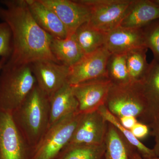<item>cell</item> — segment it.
<instances>
[{"instance_id":"cell-9","label":"cell","mask_w":159,"mask_h":159,"mask_svg":"<svg viewBox=\"0 0 159 159\" xmlns=\"http://www.w3.org/2000/svg\"><path fill=\"white\" fill-rule=\"evenodd\" d=\"M111 82L108 78L93 80L72 86L78 102V112L85 114L98 111L105 105Z\"/></svg>"},{"instance_id":"cell-13","label":"cell","mask_w":159,"mask_h":159,"mask_svg":"<svg viewBox=\"0 0 159 159\" xmlns=\"http://www.w3.org/2000/svg\"><path fill=\"white\" fill-rule=\"evenodd\" d=\"M104 46L112 54H126L134 49L146 48L143 29L119 26L106 33Z\"/></svg>"},{"instance_id":"cell-23","label":"cell","mask_w":159,"mask_h":159,"mask_svg":"<svg viewBox=\"0 0 159 159\" xmlns=\"http://www.w3.org/2000/svg\"><path fill=\"white\" fill-rule=\"evenodd\" d=\"M107 77L114 85L132 84L126 65V54H111L107 66Z\"/></svg>"},{"instance_id":"cell-31","label":"cell","mask_w":159,"mask_h":159,"mask_svg":"<svg viewBox=\"0 0 159 159\" xmlns=\"http://www.w3.org/2000/svg\"><path fill=\"white\" fill-rule=\"evenodd\" d=\"M8 59L5 57H1L0 59V73L2 70L3 67L5 65L6 63L7 62Z\"/></svg>"},{"instance_id":"cell-20","label":"cell","mask_w":159,"mask_h":159,"mask_svg":"<svg viewBox=\"0 0 159 159\" xmlns=\"http://www.w3.org/2000/svg\"><path fill=\"white\" fill-rule=\"evenodd\" d=\"M98 111L107 122L114 125L119 130L129 144L135 148L142 157L145 159L157 157L153 149L149 148L144 145L134 137L130 130L123 127L119 122L118 118L111 113L105 105L101 107Z\"/></svg>"},{"instance_id":"cell-32","label":"cell","mask_w":159,"mask_h":159,"mask_svg":"<svg viewBox=\"0 0 159 159\" xmlns=\"http://www.w3.org/2000/svg\"><path fill=\"white\" fill-rule=\"evenodd\" d=\"M152 2H153L156 5L159 7V0H152Z\"/></svg>"},{"instance_id":"cell-30","label":"cell","mask_w":159,"mask_h":159,"mask_svg":"<svg viewBox=\"0 0 159 159\" xmlns=\"http://www.w3.org/2000/svg\"><path fill=\"white\" fill-rule=\"evenodd\" d=\"M130 159H159V157L151 159H145L142 157L136 149L132 148L130 153Z\"/></svg>"},{"instance_id":"cell-5","label":"cell","mask_w":159,"mask_h":159,"mask_svg":"<svg viewBox=\"0 0 159 159\" xmlns=\"http://www.w3.org/2000/svg\"><path fill=\"white\" fill-rule=\"evenodd\" d=\"M105 105L118 118L132 116L142 122L146 113V102L138 83L125 86L112 84Z\"/></svg>"},{"instance_id":"cell-7","label":"cell","mask_w":159,"mask_h":159,"mask_svg":"<svg viewBox=\"0 0 159 159\" xmlns=\"http://www.w3.org/2000/svg\"><path fill=\"white\" fill-rule=\"evenodd\" d=\"M31 151L11 114L0 111V159H31Z\"/></svg>"},{"instance_id":"cell-3","label":"cell","mask_w":159,"mask_h":159,"mask_svg":"<svg viewBox=\"0 0 159 159\" xmlns=\"http://www.w3.org/2000/svg\"><path fill=\"white\" fill-rule=\"evenodd\" d=\"M36 84L30 65L15 66L6 63L0 73V111L12 114Z\"/></svg>"},{"instance_id":"cell-26","label":"cell","mask_w":159,"mask_h":159,"mask_svg":"<svg viewBox=\"0 0 159 159\" xmlns=\"http://www.w3.org/2000/svg\"><path fill=\"white\" fill-rule=\"evenodd\" d=\"M12 51V34L7 23H0V57L9 59Z\"/></svg>"},{"instance_id":"cell-29","label":"cell","mask_w":159,"mask_h":159,"mask_svg":"<svg viewBox=\"0 0 159 159\" xmlns=\"http://www.w3.org/2000/svg\"><path fill=\"white\" fill-rule=\"evenodd\" d=\"M118 119L121 125L129 130H130L139 121L137 118L132 116H125Z\"/></svg>"},{"instance_id":"cell-1","label":"cell","mask_w":159,"mask_h":159,"mask_svg":"<svg viewBox=\"0 0 159 159\" xmlns=\"http://www.w3.org/2000/svg\"><path fill=\"white\" fill-rule=\"evenodd\" d=\"M0 2L4 6H0V20L8 24L12 34V53L6 64L30 65L40 60L59 63L50 48L53 36L34 20L26 0H2Z\"/></svg>"},{"instance_id":"cell-12","label":"cell","mask_w":159,"mask_h":159,"mask_svg":"<svg viewBox=\"0 0 159 159\" xmlns=\"http://www.w3.org/2000/svg\"><path fill=\"white\" fill-rule=\"evenodd\" d=\"M107 126L108 122L98 110L81 114L77 128L67 146L101 145L105 142Z\"/></svg>"},{"instance_id":"cell-14","label":"cell","mask_w":159,"mask_h":159,"mask_svg":"<svg viewBox=\"0 0 159 159\" xmlns=\"http://www.w3.org/2000/svg\"><path fill=\"white\" fill-rule=\"evenodd\" d=\"M138 83L146 105L142 122L148 125L159 119V63L153 59L147 74Z\"/></svg>"},{"instance_id":"cell-16","label":"cell","mask_w":159,"mask_h":159,"mask_svg":"<svg viewBox=\"0 0 159 159\" xmlns=\"http://www.w3.org/2000/svg\"><path fill=\"white\" fill-rule=\"evenodd\" d=\"M29 10L38 25L53 37L65 39L68 33L57 15L40 0H26Z\"/></svg>"},{"instance_id":"cell-17","label":"cell","mask_w":159,"mask_h":159,"mask_svg":"<svg viewBox=\"0 0 159 159\" xmlns=\"http://www.w3.org/2000/svg\"><path fill=\"white\" fill-rule=\"evenodd\" d=\"M49 99V126L64 117L78 112V101L73 93L72 86L68 83L54 93Z\"/></svg>"},{"instance_id":"cell-10","label":"cell","mask_w":159,"mask_h":159,"mask_svg":"<svg viewBox=\"0 0 159 159\" xmlns=\"http://www.w3.org/2000/svg\"><path fill=\"white\" fill-rule=\"evenodd\" d=\"M37 85L50 97L68 83L70 67L51 60H40L30 65Z\"/></svg>"},{"instance_id":"cell-11","label":"cell","mask_w":159,"mask_h":159,"mask_svg":"<svg viewBox=\"0 0 159 159\" xmlns=\"http://www.w3.org/2000/svg\"><path fill=\"white\" fill-rule=\"evenodd\" d=\"M40 1L57 15L65 26L68 37L74 35L80 26L89 20L90 10L81 0Z\"/></svg>"},{"instance_id":"cell-27","label":"cell","mask_w":159,"mask_h":159,"mask_svg":"<svg viewBox=\"0 0 159 159\" xmlns=\"http://www.w3.org/2000/svg\"><path fill=\"white\" fill-rule=\"evenodd\" d=\"M130 130L134 137L140 140L148 136L150 134V129L147 124L138 121Z\"/></svg>"},{"instance_id":"cell-21","label":"cell","mask_w":159,"mask_h":159,"mask_svg":"<svg viewBox=\"0 0 159 159\" xmlns=\"http://www.w3.org/2000/svg\"><path fill=\"white\" fill-rule=\"evenodd\" d=\"M74 34L85 54L92 53L104 46L106 33L92 28L88 23L80 26Z\"/></svg>"},{"instance_id":"cell-6","label":"cell","mask_w":159,"mask_h":159,"mask_svg":"<svg viewBox=\"0 0 159 159\" xmlns=\"http://www.w3.org/2000/svg\"><path fill=\"white\" fill-rule=\"evenodd\" d=\"M90 10L88 24L104 33L119 27L132 0H81Z\"/></svg>"},{"instance_id":"cell-28","label":"cell","mask_w":159,"mask_h":159,"mask_svg":"<svg viewBox=\"0 0 159 159\" xmlns=\"http://www.w3.org/2000/svg\"><path fill=\"white\" fill-rule=\"evenodd\" d=\"M150 134L154 138L155 145L152 148L157 157H159V119L154 120L148 125Z\"/></svg>"},{"instance_id":"cell-15","label":"cell","mask_w":159,"mask_h":159,"mask_svg":"<svg viewBox=\"0 0 159 159\" xmlns=\"http://www.w3.org/2000/svg\"><path fill=\"white\" fill-rule=\"evenodd\" d=\"M159 19V7L152 0H132L119 26L141 29Z\"/></svg>"},{"instance_id":"cell-19","label":"cell","mask_w":159,"mask_h":159,"mask_svg":"<svg viewBox=\"0 0 159 159\" xmlns=\"http://www.w3.org/2000/svg\"><path fill=\"white\" fill-rule=\"evenodd\" d=\"M105 150L102 159H130L133 147L114 125L108 123L105 139Z\"/></svg>"},{"instance_id":"cell-8","label":"cell","mask_w":159,"mask_h":159,"mask_svg":"<svg viewBox=\"0 0 159 159\" xmlns=\"http://www.w3.org/2000/svg\"><path fill=\"white\" fill-rule=\"evenodd\" d=\"M111 54L103 46L85 54L77 63L70 67L68 83L74 85L93 80L108 78L107 66Z\"/></svg>"},{"instance_id":"cell-22","label":"cell","mask_w":159,"mask_h":159,"mask_svg":"<svg viewBox=\"0 0 159 159\" xmlns=\"http://www.w3.org/2000/svg\"><path fill=\"white\" fill-rule=\"evenodd\" d=\"M148 48H141L126 53V65L132 84L141 82L149 69L146 53Z\"/></svg>"},{"instance_id":"cell-25","label":"cell","mask_w":159,"mask_h":159,"mask_svg":"<svg viewBox=\"0 0 159 159\" xmlns=\"http://www.w3.org/2000/svg\"><path fill=\"white\" fill-rule=\"evenodd\" d=\"M145 47L150 49L154 58L159 63V19L143 27Z\"/></svg>"},{"instance_id":"cell-24","label":"cell","mask_w":159,"mask_h":159,"mask_svg":"<svg viewBox=\"0 0 159 159\" xmlns=\"http://www.w3.org/2000/svg\"><path fill=\"white\" fill-rule=\"evenodd\" d=\"M105 150V142L99 145H70L56 159H102Z\"/></svg>"},{"instance_id":"cell-18","label":"cell","mask_w":159,"mask_h":159,"mask_svg":"<svg viewBox=\"0 0 159 159\" xmlns=\"http://www.w3.org/2000/svg\"><path fill=\"white\" fill-rule=\"evenodd\" d=\"M50 48L57 61L69 67L77 63L85 55L74 34L65 39L53 37Z\"/></svg>"},{"instance_id":"cell-2","label":"cell","mask_w":159,"mask_h":159,"mask_svg":"<svg viewBox=\"0 0 159 159\" xmlns=\"http://www.w3.org/2000/svg\"><path fill=\"white\" fill-rule=\"evenodd\" d=\"M49 97L36 84L12 118L31 150L38 145L49 126Z\"/></svg>"},{"instance_id":"cell-4","label":"cell","mask_w":159,"mask_h":159,"mask_svg":"<svg viewBox=\"0 0 159 159\" xmlns=\"http://www.w3.org/2000/svg\"><path fill=\"white\" fill-rule=\"evenodd\" d=\"M81 116L79 112L71 114L49 126L32 149L31 159H56L68 145Z\"/></svg>"}]
</instances>
